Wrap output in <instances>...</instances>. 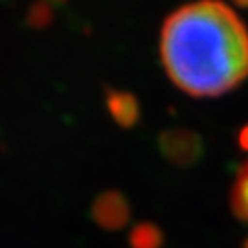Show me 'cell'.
<instances>
[{
  "label": "cell",
  "instance_id": "6da1fadb",
  "mask_svg": "<svg viewBox=\"0 0 248 248\" xmlns=\"http://www.w3.org/2000/svg\"><path fill=\"white\" fill-rule=\"evenodd\" d=\"M160 55L178 89L219 96L248 76V30L222 2L187 4L166 18Z\"/></svg>",
  "mask_w": 248,
  "mask_h": 248
},
{
  "label": "cell",
  "instance_id": "7a4b0ae2",
  "mask_svg": "<svg viewBox=\"0 0 248 248\" xmlns=\"http://www.w3.org/2000/svg\"><path fill=\"white\" fill-rule=\"evenodd\" d=\"M158 147L166 160L175 166H193L204 153L201 134L184 127L166 129L158 136Z\"/></svg>",
  "mask_w": 248,
  "mask_h": 248
},
{
  "label": "cell",
  "instance_id": "3957f363",
  "mask_svg": "<svg viewBox=\"0 0 248 248\" xmlns=\"http://www.w3.org/2000/svg\"><path fill=\"white\" fill-rule=\"evenodd\" d=\"M92 219L103 230H120L131 219L129 202L120 191H103L92 204Z\"/></svg>",
  "mask_w": 248,
  "mask_h": 248
},
{
  "label": "cell",
  "instance_id": "277c9868",
  "mask_svg": "<svg viewBox=\"0 0 248 248\" xmlns=\"http://www.w3.org/2000/svg\"><path fill=\"white\" fill-rule=\"evenodd\" d=\"M107 108L114 122L122 127H133L140 118L138 99L131 92L124 90H107Z\"/></svg>",
  "mask_w": 248,
  "mask_h": 248
},
{
  "label": "cell",
  "instance_id": "5b68a950",
  "mask_svg": "<svg viewBox=\"0 0 248 248\" xmlns=\"http://www.w3.org/2000/svg\"><path fill=\"white\" fill-rule=\"evenodd\" d=\"M230 208L237 219L248 222V162H245L237 171L230 191Z\"/></svg>",
  "mask_w": 248,
  "mask_h": 248
},
{
  "label": "cell",
  "instance_id": "8992f818",
  "mask_svg": "<svg viewBox=\"0 0 248 248\" xmlns=\"http://www.w3.org/2000/svg\"><path fill=\"white\" fill-rule=\"evenodd\" d=\"M129 243L133 248H162L164 233L153 222H140L129 233Z\"/></svg>",
  "mask_w": 248,
  "mask_h": 248
},
{
  "label": "cell",
  "instance_id": "52a82bcc",
  "mask_svg": "<svg viewBox=\"0 0 248 248\" xmlns=\"http://www.w3.org/2000/svg\"><path fill=\"white\" fill-rule=\"evenodd\" d=\"M53 20V6L48 2H37L28 9L26 24L33 30H43L50 26Z\"/></svg>",
  "mask_w": 248,
  "mask_h": 248
},
{
  "label": "cell",
  "instance_id": "ba28073f",
  "mask_svg": "<svg viewBox=\"0 0 248 248\" xmlns=\"http://www.w3.org/2000/svg\"><path fill=\"white\" fill-rule=\"evenodd\" d=\"M239 145H241V149H247L248 151V125H245V127L241 129V133H239Z\"/></svg>",
  "mask_w": 248,
  "mask_h": 248
},
{
  "label": "cell",
  "instance_id": "9c48e42d",
  "mask_svg": "<svg viewBox=\"0 0 248 248\" xmlns=\"http://www.w3.org/2000/svg\"><path fill=\"white\" fill-rule=\"evenodd\" d=\"M245 248H248V239H247V243H245Z\"/></svg>",
  "mask_w": 248,
  "mask_h": 248
}]
</instances>
